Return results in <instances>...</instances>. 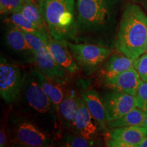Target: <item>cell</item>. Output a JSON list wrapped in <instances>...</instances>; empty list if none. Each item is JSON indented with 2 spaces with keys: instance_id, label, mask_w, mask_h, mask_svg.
Instances as JSON below:
<instances>
[{
  "instance_id": "18",
  "label": "cell",
  "mask_w": 147,
  "mask_h": 147,
  "mask_svg": "<svg viewBox=\"0 0 147 147\" xmlns=\"http://www.w3.org/2000/svg\"><path fill=\"white\" fill-rule=\"evenodd\" d=\"M35 70H36L38 80L46 94L51 99L53 104L59 111V108L65 96L63 93V86L65 84L46 76L38 69H35Z\"/></svg>"
},
{
  "instance_id": "13",
  "label": "cell",
  "mask_w": 147,
  "mask_h": 147,
  "mask_svg": "<svg viewBox=\"0 0 147 147\" xmlns=\"http://www.w3.org/2000/svg\"><path fill=\"white\" fill-rule=\"evenodd\" d=\"M141 82L138 72L134 67L104 82L106 87L113 91L125 92L135 96Z\"/></svg>"
},
{
  "instance_id": "25",
  "label": "cell",
  "mask_w": 147,
  "mask_h": 147,
  "mask_svg": "<svg viewBox=\"0 0 147 147\" xmlns=\"http://www.w3.org/2000/svg\"><path fill=\"white\" fill-rule=\"evenodd\" d=\"M134 68L138 71L143 81L147 82V53L134 60Z\"/></svg>"
},
{
  "instance_id": "2",
  "label": "cell",
  "mask_w": 147,
  "mask_h": 147,
  "mask_svg": "<svg viewBox=\"0 0 147 147\" xmlns=\"http://www.w3.org/2000/svg\"><path fill=\"white\" fill-rule=\"evenodd\" d=\"M147 14L136 3L127 5L123 12L115 47L121 54L136 59L146 52Z\"/></svg>"
},
{
  "instance_id": "31",
  "label": "cell",
  "mask_w": 147,
  "mask_h": 147,
  "mask_svg": "<svg viewBox=\"0 0 147 147\" xmlns=\"http://www.w3.org/2000/svg\"><path fill=\"white\" fill-rule=\"evenodd\" d=\"M142 126L144 127L147 129V113H146V117H145V119H144V123H143Z\"/></svg>"
},
{
  "instance_id": "33",
  "label": "cell",
  "mask_w": 147,
  "mask_h": 147,
  "mask_svg": "<svg viewBox=\"0 0 147 147\" xmlns=\"http://www.w3.org/2000/svg\"><path fill=\"white\" fill-rule=\"evenodd\" d=\"M146 52L147 53V42H146Z\"/></svg>"
},
{
  "instance_id": "8",
  "label": "cell",
  "mask_w": 147,
  "mask_h": 147,
  "mask_svg": "<svg viewBox=\"0 0 147 147\" xmlns=\"http://www.w3.org/2000/svg\"><path fill=\"white\" fill-rule=\"evenodd\" d=\"M74 58L79 65L87 69H93L101 65L111 55L112 51L104 46L93 44H75L67 42Z\"/></svg>"
},
{
  "instance_id": "28",
  "label": "cell",
  "mask_w": 147,
  "mask_h": 147,
  "mask_svg": "<svg viewBox=\"0 0 147 147\" xmlns=\"http://www.w3.org/2000/svg\"><path fill=\"white\" fill-rule=\"evenodd\" d=\"M134 3L139 5L147 14V0H132Z\"/></svg>"
},
{
  "instance_id": "10",
  "label": "cell",
  "mask_w": 147,
  "mask_h": 147,
  "mask_svg": "<svg viewBox=\"0 0 147 147\" xmlns=\"http://www.w3.org/2000/svg\"><path fill=\"white\" fill-rule=\"evenodd\" d=\"M34 53L35 63L43 74L62 83H66L67 71L55 61L48 49L47 44L34 51Z\"/></svg>"
},
{
  "instance_id": "6",
  "label": "cell",
  "mask_w": 147,
  "mask_h": 147,
  "mask_svg": "<svg viewBox=\"0 0 147 147\" xmlns=\"http://www.w3.org/2000/svg\"><path fill=\"white\" fill-rule=\"evenodd\" d=\"M26 73L1 57L0 61V95L7 104L16 102L21 94Z\"/></svg>"
},
{
  "instance_id": "4",
  "label": "cell",
  "mask_w": 147,
  "mask_h": 147,
  "mask_svg": "<svg viewBox=\"0 0 147 147\" xmlns=\"http://www.w3.org/2000/svg\"><path fill=\"white\" fill-rule=\"evenodd\" d=\"M75 0H45L42 12L49 34L60 41L78 40L77 20L75 18Z\"/></svg>"
},
{
  "instance_id": "15",
  "label": "cell",
  "mask_w": 147,
  "mask_h": 147,
  "mask_svg": "<svg viewBox=\"0 0 147 147\" xmlns=\"http://www.w3.org/2000/svg\"><path fill=\"white\" fill-rule=\"evenodd\" d=\"M80 96L86 103L88 109L93 116L101 130L106 131L108 124L106 117L105 108L102 99L98 93L93 89H87L80 91Z\"/></svg>"
},
{
  "instance_id": "19",
  "label": "cell",
  "mask_w": 147,
  "mask_h": 147,
  "mask_svg": "<svg viewBox=\"0 0 147 147\" xmlns=\"http://www.w3.org/2000/svg\"><path fill=\"white\" fill-rule=\"evenodd\" d=\"M8 14H10V16L5 19V23L13 24L24 32L38 35V36L42 37L47 40H48L49 36H50L49 32L40 30L34 23L29 21L21 12L16 11V12H11Z\"/></svg>"
},
{
  "instance_id": "16",
  "label": "cell",
  "mask_w": 147,
  "mask_h": 147,
  "mask_svg": "<svg viewBox=\"0 0 147 147\" xmlns=\"http://www.w3.org/2000/svg\"><path fill=\"white\" fill-rule=\"evenodd\" d=\"M112 139L121 141L131 147H138L147 136V129L143 126H129L114 128L109 133Z\"/></svg>"
},
{
  "instance_id": "12",
  "label": "cell",
  "mask_w": 147,
  "mask_h": 147,
  "mask_svg": "<svg viewBox=\"0 0 147 147\" xmlns=\"http://www.w3.org/2000/svg\"><path fill=\"white\" fill-rule=\"evenodd\" d=\"M81 96L74 90L66 91L63 100L59 108V115L63 130L73 131L74 124L80 106Z\"/></svg>"
},
{
  "instance_id": "7",
  "label": "cell",
  "mask_w": 147,
  "mask_h": 147,
  "mask_svg": "<svg viewBox=\"0 0 147 147\" xmlns=\"http://www.w3.org/2000/svg\"><path fill=\"white\" fill-rule=\"evenodd\" d=\"M3 44L9 55L22 64L35 63V53L29 45L23 31L13 24L6 23Z\"/></svg>"
},
{
  "instance_id": "17",
  "label": "cell",
  "mask_w": 147,
  "mask_h": 147,
  "mask_svg": "<svg viewBox=\"0 0 147 147\" xmlns=\"http://www.w3.org/2000/svg\"><path fill=\"white\" fill-rule=\"evenodd\" d=\"M134 67V59L125 55H113L110 57L103 70L104 82L115 78L123 71Z\"/></svg>"
},
{
  "instance_id": "11",
  "label": "cell",
  "mask_w": 147,
  "mask_h": 147,
  "mask_svg": "<svg viewBox=\"0 0 147 147\" xmlns=\"http://www.w3.org/2000/svg\"><path fill=\"white\" fill-rule=\"evenodd\" d=\"M47 47L55 61L67 72L74 74L78 70V66L74 61L67 45V42L60 41L51 35L48 38Z\"/></svg>"
},
{
  "instance_id": "14",
  "label": "cell",
  "mask_w": 147,
  "mask_h": 147,
  "mask_svg": "<svg viewBox=\"0 0 147 147\" xmlns=\"http://www.w3.org/2000/svg\"><path fill=\"white\" fill-rule=\"evenodd\" d=\"M98 125L88 109L83 99L80 100L79 110L74 124L72 133L78 134L84 138L93 140L98 131Z\"/></svg>"
},
{
  "instance_id": "9",
  "label": "cell",
  "mask_w": 147,
  "mask_h": 147,
  "mask_svg": "<svg viewBox=\"0 0 147 147\" xmlns=\"http://www.w3.org/2000/svg\"><path fill=\"white\" fill-rule=\"evenodd\" d=\"M102 99L108 122L121 118L136 107V97L125 92H109L103 95Z\"/></svg>"
},
{
  "instance_id": "20",
  "label": "cell",
  "mask_w": 147,
  "mask_h": 147,
  "mask_svg": "<svg viewBox=\"0 0 147 147\" xmlns=\"http://www.w3.org/2000/svg\"><path fill=\"white\" fill-rule=\"evenodd\" d=\"M16 11L21 12L29 21L34 23L40 30L49 32L47 23L41 9L38 5L32 3L30 0H26Z\"/></svg>"
},
{
  "instance_id": "23",
  "label": "cell",
  "mask_w": 147,
  "mask_h": 147,
  "mask_svg": "<svg viewBox=\"0 0 147 147\" xmlns=\"http://www.w3.org/2000/svg\"><path fill=\"white\" fill-rule=\"evenodd\" d=\"M136 107L147 113V82L142 80L135 95Z\"/></svg>"
},
{
  "instance_id": "5",
  "label": "cell",
  "mask_w": 147,
  "mask_h": 147,
  "mask_svg": "<svg viewBox=\"0 0 147 147\" xmlns=\"http://www.w3.org/2000/svg\"><path fill=\"white\" fill-rule=\"evenodd\" d=\"M8 129L12 144L18 146L46 147L53 144L52 137L20 112L10 116Z\"/></svg>"
},
{
  "instance_id": "27",
  "label": "cell",
  "mask_w": 147,
  "mask_h": 147,
  "mask_svg": "<svg viewBox=\"0 0 147 147\" xmlns=\"http://www.w3.org/2000/svg\"><path fill=\"white\" fill-rule=\"evenodd\" d=\"M107 146L113 147H131L129 144H126V143L112 138L108 140L107 142Z\"/></svg>"
},
{
  "instance_id": "32",
  "label": "cell",
  "mask_w": 147,
  "mask_h": 147,
  "mask_svg": "<svg viewBox=\"0 0 147 147\" xmlns=\"http://www.w3.org/2000/svg\"><path fill=\"white\" fill-rule=\"evenodd\" d=\"M45 0H40V8H41V10H42V4H43L44 1H45Z\"/></svg>"
},
{
  "instance_id": "21",
  "label": "cell",
  "mask_w": 147,
  "mask_h": 147,
  "mask_svg": "<svg viewBox=\"0 0 147 147\" xmlns=\"http://www.w3.org/2000/svg\"><path fill=\"white\" fill-rule=\"evenodd\" d=\"M146 113L136 107L121 118L108 122L110 129L124 127L129 126H142Z\"/></svg>"
},
{
  "instance_id": "29",
  "label": "cell",
  "mask_w": 147,
  "mask_h": 147,
  "mask_svg": "<svg viewBox=\"0 0 147 147\" xmlns=\"http://www.w3.org/2000/svg\"><path fill=\"white\" fill-rule=\"evenodd\" d=\"M138 147H147V136L142 141V142L139 144Z\"/></svg>"
},
{
  "instance_id": "1",
  "label": "cell",
  "mask_w": 147,
  "mask_h": 147,
  "mask_svg": "<svg viewBox=\"0 0 147 147\" xmlns=\"http://www.w3.org/2000/svg\"><path fill=\"white\" fill-rule=\"evenodd\" d=\"M19 112L53 138L62 133L58 110L44 91L36 70L26 73L25 82L16 101Z\"/></svg>"
},
{
  "instance_id": "30",
  "label": "cell",
  "mask_w": 147,
  "mask_h": 147,
  "mask_svg": "<svg viewBox=\"0 0 147 147\" xmlns=\"http://www.w3.org/2000/svg\"><path fill=\"white\" fill-rule=\"evenodd\" d=\"M30 1H32V3H34V4L38 5L40 8V0H30ZM40 9H41V8H40Z\"/></svg>"
},
{
  "instance_id": "24",
  "label": "cell",
  "mask_w": 147,
  "mask_h": 147,
  "mask_svg": "<svg viewBox=\"0 0 147 147\" xmlns=\"http://www.w3.org/2000/svg\"><path fill=\"white\" fill-rule=\"evenodd\" d=\"M26 0H0L1 14H8L18 10Z\"/></svg>"
},
{
  "instance_id": "3",
  "label": "cell",
  "mask_w": 147,
  "mask_h": 147,
  "mask_svg": "<svg viewBox=\"0 0 147 147\" xmlns=\"http://www.w3.org/2000/svg\"><path fill=\"white\" fill-rule=\"evenodd\" d=\"M120 0H77L79 36L106 35L113 26Z\"/></svg>"
},
{
  "instance_id": "26",
  "label": "cell",
  "mask_w": 147,
  "mask_h": 147,
  "mask_svg": "<svg viewBox=\"0 0 147 147\" xmlns=\"http://www.w3.org/2000/svg\"><path fill=\"white\" fill-rule=\"evenodd\" d=\"M8 129H6L5 125H3L1 127L0 131V146L3 147L8 143Z\"/></svg>"
},
{
  "instance_id": "22",
  "label": "cell",
  "mask_w": 147,
  "mask_h": 147,
  "mask_svg": "<svg viewBox=\"0 0 147 147\" xmlns=\"http://www.w3.org/2000/svg\"><path fill=\"white\" fill-rule=\"evenodd\" d=\"M61 146L69 147H89L93 146L96 142L93 140H89L84 138L78 134H67L63 137Z\"/></svg>"
}]
</instances>
